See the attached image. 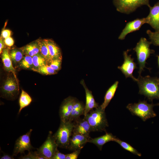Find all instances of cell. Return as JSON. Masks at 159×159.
Wrapping results in <instances>:
<instances>
[{
    "label": "cell",
    "mask_w": 159,
    "mask_h": 159,
    "mask_svg": "<svg viewBox=\"0 0 159 159\" xmlns=\"http://www.w3.org/2000/svg\"><path fill=\"white\" fill-rule=\"evenodd\" d=\"M136 82L139 87V93L146 97L150 101L159 99V83L157 77L139 75Z\"/></svg>",
    "instance_id": "1"
},
{
    "label": "cell",
    "mask_w": 159,
    "mask_h": 159,
    "mask_svg": "<svg viewBox=\"0 0 159 159\" xmlns=\"http://www.w3.org/2000/svg\"><path fill=\"white\" fill-rule=\"evenodd\" d=\"M90 124L91 132H106V128L108 127V122L106 118L105 110L100 106L96 108L95 110H92L84 117Z\"/></svg>",
    "instance_id": "2"
},
{
    "label": "cell",
    "mask_w": 159,
    "mask_h": 159,
    "mask_svg": "<svg viewBox=\"0 0 159 159\" xmlns=\"http://www.w3.org/2000/svg\"><path fill=\"white\" fill-rule=\"evenodd\" d=\"M73 127L74 122L72 121H60L58 129L53 135L58 147L68 149Z\"/></svg>",
    "instance_id": "3"
},
{
    "label": "cell",
    "mask_w": 159,
    "mask_h": 159,
    "mask_svg": "<svg viewBox=\"0 0 159 159\" xmlns=\"http://www.w3.org/2000/svg\"><path fill=\"white\" fill-rule=\"evenodd\" d=\"M158 104H150L145 100L139 101L137 103L129 104L127 108L134 115L140 117L144 121L156 116L153 107Z\"/></svg>",
    "instance_id": "4"
},
{
    "label": "cell",
    "mask_w": 159,
    "mask_h": 159,
    "mask_svg": "<svg viewBox=\"0 0 159 159\" xmlns=\"http://www.w3.org/2000/svg\"><path fill=\"white\" fill-rule=\"evenodd\" d=\"M151 42L148 41L145 38L142 37L137 43L136 46L133 49L136 52L137 59L139 65L138 73L141 75L145 68H146L145 64L147 59L149 58L152 54L155 51L150 48Z\"/></svg>",
    "instance_id": "5"
},
{
    "label": "cell",
    "mask_w": 159,
    "mask_h": 159,
    "mask_svg": "<svg viewBox=\"0 0 159 159\" xmlns=\"http://www.w3.org/2000/svg\"><path fill=\"white\" fill-rule=\"evenodd\" d=\"M117 10L122 13L129 14L143 5L150 6L149 0H113Z\"/></svg>",
    "instance_id": "6"
},
{
    "label": "cell",
    "mask_w": 159,
    "mask_h": 159,
    "mask_svg": "<svg viewBox=\"0 0 159 159\" xmlns=\"http://www.w3.org/2000/svg\"><path fill=\"white\" fill-rule=\"evenodd\" d=\"M58 147L52 131H49L46 140L37 151L46 159H52L58 150Z\"/></svg>",
    "instance_id": "7"
},
{
    "label": "cell",
    "mask_w": 159,
    "mask_h": 159,
    "mask_svg": "<svg viewBox=\"0 0 159 159\" xmlns=\"http://www.w3.org/2000/svg\"><path fill=\"white\" fill-rule=\"evenodd\" d=\"M32 131L30 129L26 133L20 136L16 141L13 155L16 156L19 153H23L25 150L31 151L33 147L30 141V136Z\"/></svg>",
    "instance_id": "8"
},
{
    "label": "cell",
    "mask_w": 159,
    "mask_h": 159,
    "mask_svg": "<svg viewBox=\"0 0 159 159\" xmlns=\"http://www.w3.org/2000/svg\"><path fill=\"white\" fill-rule=\"evenodd\" d=\"M129 50L128 49L123 52L124 62L121 66H118L117 68L126 78H131L134 81L137 82V79L133 75L134 69L137 68V64L134 61V58L131 57V55L128 54Z\"/></svg>",
    "instance_id": "9"
},
{
    "label": "cell",
    "mask_w": 159,
    "mask_h": 159,
    "mask_svg": "<svg viewBox=\"0 0 159 159\" xmlns=\"http://www.w3.org/2000/svg\"><path fill=\"white\" fill-rule=\"evenodd\" d=\"M76 100L74 98L69 96L63 101L59 111L60 121L64 122L69 120L74 104Z\"/></svg>",
    "instance_id": "10"
},
{
    "label": "cell",
    "mask_w": 159,
    "mask_h": 159,
    "mask_svg": "<svg viewBox=\"0 0 159 159\" xmlns=\"http://www.w3.org/2000/svg\"><path fill=\"white\" fill-rule=\"evenodd\" d=\"M19 90L18 81L14 76H8L5 80L2 87L3 94L6 97L14 96Z\"/></svg>",
    "instance_id": "11"
},
{
    "label": "cell",
    "mask_w": 159,
    "mask_h": 159,
    "mask_svg": "<svg viewBox=\"0 0 159 159\" xmlns=\"http://www.w3.org/2000/svg\"><path fill=\"white\" fill-rule=\"evenodd\" d=\"M149 15L146 17V23L148 24L155 31H159V0L153 6H148Z\"/></svg>",
    "instance_id": "12"
},
{
    "label": "cell",
    "mask_w": 159,
    "mask_h": 159,
    "mask_svg": "<svg viewBox=\"0 0 159 159\" xmlns=\"http://www.w3.org/2000/svg\"><path fill=\"white\" fill-rule=\"evenodd\" d=\"M146 23L145 18H137L127 23L124 29L119 35L118 39H124L126 36L129 33L139 30L142 25Z\"/></svg>",
    "instance_id": "13"
},
{
    "label": "cell",
    "mask_w": 159,
    "mask_h": 159,
    "mask_svg": "<svg viewBox=\"0 0 159 159\" xmlns=\"http://www.w3.org/2000/svg\"><path fill=\"white\" fill-rule=\"evenodd\" d=\"M80 118L73 122L72 133L81 135L90 139V133L91 130L90 124L84 118L82 119Z\"/></svg>",
    "instance_id": "14"
},
{
    "label": "cell",
    "mask_w": 159,
    "mask_h": 159,
    "mask_svg": "<svg viewBox=\"0 0 159 159\" xmlns=\"http://www.w3.org/2000/svg\"><path fill=\"white\" fill-rule=\"evenodd\" d=\"M90 139L81 135L72 133L68 149L73 151L82 149Z\"/></svg>",
    "instance_id": "15"
},
{
    "label": "cell",
    "mask_w": 159,
    "mask_h": 159,
    "mask_svg": "<svg viewBox=\"0 0 159 159\" xmlns=\"http://www.w3.org/2000/svg\"><path fill=\"white\" fill-rule=\"evenodd\" d=\"M80 83L85 89L86 95V104L85 106L84 114L85 116L93 108H96L99 106L98 104L95 102L92 92L86 86L84 80H82L80 82Z\"/></svg>",
    "instance_id": "16"
},
{
    "label": "cell",
    "mask_w": 159,
    "mask_h": 159,
    "mask_svg": "<svg viewBox=\"0 0 159 159\" xmlns=\"http://www.w3.org/2000/svg\"><path fill=\"white\" fill-rule=\"evenodd\" d=\"M116 138V137L112 133L106 132V134L94 138H91L88 142L95 144L100 150H101L104 145L110 141H114Z\"/></svg>",
    "instance_id": "17"
},
{
    "label": "cell",
    "mask_w": 159,
    "mask_h": 159,
    "mask_svg": "<svg viewBox=\"0 0 159 159\" xmlns=\"http://www.w3.org/2000/svg\"><path fill=\"white\" fill-rule=\"evenodd\" d=\"M1 59L5 70L7 72H12L18 81L16 76L15 69L13 67L12 62L7 49H3L1 54Z\"/></svg>",
    "instance_id": "18"
},
{
    "label": "cell",
    "mask_w": 159,
    "mask_h": 159,
    "mask_svg": "<svg viewBox=\"0 0 159 159\" xmlns=\"http://www.w3.org/2000/svg\"><path fill=\"white\" fill-rule=\"evenodd\" d=\"M118 81H116L107 91L104 97V101L100 106L103 110H105V108L113 97L118 87Z\"/></svg>",
    "instance_id": "19"
},
{
    "label": "cell",
    "mask_w": 159,
    "mask_h": 159,
    "mask_svg": "<svg viewBox=\"0 0 159 159\" xmlns=\"http://www.w3.org/2000/svg\"><path fill=\"white\" fill-rule=\"evenodd\" d=\"M47 43L52 60L62 59L60 49L55 43L51 39H47Z\"/></svg>",
    "instance_id": "20"
},
{
    "label": "cell",
    "mask_w": 159,
    "mask_h": 159,
    "mask_svg": "<svg viewBox=\"0 0 159 159\" xmlns=\"http://www.w3.org/2000/svg\"><path fill=\"white\" fill-rule=\"evenodd\" d=\"M37 41L39 47V53L44 57L47 64L49 65L52 59L47 44V39L39 40Z\"/></svg>",
    "instance_id": "21"
},
{
    "label": "cell",
    "mask_w": 159,
    "mask_h": 159,
    "mask_svg": "<svg viewBox=\"0 0 159 159\" xmlns=\"http://www.w3.org/2000/svg\"><path fill=\"white\" fill-rule=\"evenodd\" d=\"M24 55L33 57L39 53L37 41L28 44L22 48Z\"/></svg>",
    "instance_id": "22"
},
{
    "label": "cell",
    "mask_w": 159,
    "mask_h": 159,
    "mask_svg": "<svg viewBox=\"0 0 159 159\" xmlns=\"http://www.w3.org/2000/svg\"><path fill=\"white\" fill-rule=\"evenodd\" d=\"M32 101V99L30 96L25 91L22 90L19 100V109L18 114L20 113L24 108L29 105Z\"/></svg>",
    "instance_id": "23"
},
{
    "label": "cell",
    "mask_w": 159,
    "mask_h": 159,
    "mask_svg": "<svg viewBox=\"0 0 159 159\" xmlns=\"http://www.w3.org/2000/svg\"><path fill=\"white\" fill-rule=\"evenodd\" d=\"M9 53L12 62L14 64L19 63L24 55L22 48L13 49Z\"/></svg>",
    "instance_id": "24"
},
{
    "label": "cell",
    "mask_w": 159,
    "mask_h": 159,
    "mask_svg": "<svg viewBox=\"0 0 159 159\" xmlns=\"http://www.w3.org/2000/svg\"><path fill=\"white\" fill-rule=\"evenodd\" d=\"M19 66L22 69L32 70L34 67L32 57L25 55L19 63Z\"/></svg>",
    "instance_id": "25"
},
{
    "label": "cell",
    "mask_w": 159,
    "mask_h": 159,
    "mask_svg": "<svg viewBox=\"0 0 159 159\" xmlns=\"http://www.w3.org/2000/svg\"><path fill=\"white\" fill-rule=\"evenodd\" d=\"M32 57L34 66L32 70L38 68L44 65L47 64L45 58L39 53Z\"/></svg>",
    "instance_id": "26"
},
{
    "label": "cell",
    "mask_w": 159,
    "mask_h": 159,
    "mask_svg": "<svg viewBox=\"0 0 159 159\" xmlns=\"http://www.w3.org/2000/svg\"><path fill=\"white\" fill-rule=\"evenodd\" d=\"M118 143L124 149L127 150L134 154L139 156H141V154L139 153L135 148L128 143L121 140L116 138L114 141Z\"/></svg>",
    "instance_id": "27"
},
{
    "label": "cell",
    "mask_w": 159,
    "mask_h": 159,
    "mask_svg": "<svg viewBox=\"0 0 159 159\" xmlns=\"http://www.w3.org/2000/svg\"><path fill=\"white\" fill-rule=\"evenodd\" d=\"M32 70L45 75L54 74L57 72L48 64L44 65L38 68L34 69Z\"/></svg>",
    "instance_id": "28"
},
{
    "label": "cell",
    "mask_w": 159,
    "mask_h": 159,
    "mask_svg": "<svg viewBox=\"0 0 159 159\" xmlns=\"http://www.w3.org/2000/svg\"><path fill=\"white\" fill-rule=\"evenodd\" d=\"M152 44L156 46H159V31L152 32L150 30L146 31Z\"/></svg>",
    "instance_id": "29"
},
{
    "label": "cell",
    "mask_w": 159,
    "mask_h": 159,
    "mask_svg": "<svg viewBox=\"0 0 159 159\" xmlns=\"http://www.w3.org/2000/svg\"><path fill=\"white\" fill-rule=\"evenodd\" d=\"M85 107L77 109L72 110L70 115L69 120L74 121L79 118L80 116L84 114Z\"/></svg>",
    "instance_id": "30"
},
{
    "label": "cell",
    "mask_w": 159,
    "mask_h": 159,
    "mask_svg": "<svg viewBox=\"0 0 159 159\" xmlns=\"http://www.w3.org/2000/svg\"><path fill=\"white\" fill-rule=\"evenodd\" d=\"M19 159H46L45 158L40 155L37 151L34 152H29V153L27 155L24 156H21Z\"/></svg>",
    "instance_id": "31"
},
{
    "label": "cell",
    "mask_w": 159,
    "mask_h": 159,
    "mask_svg": "<svg viewBox=\"0 0 159 159\" xmlns=\"http://www.w3.org/2000/svg\"><path fill=\"white\" fill-rule=\"evenodd\" d=\"M62 60V59H57L52 60L49 65L57 72L61 69Z\"/></svg>",
    "instance_id": "32"
},
{
    "label": "cell",
    "mask_w": 159,
    "mask_h": 159,
    "mask_svg": "<svg viewBox=\"0 0 159 159\" xmlns=\"http://www.w3.org/2000/svg\"><path fill=\"white\" fill-rule=\"evenodd\" d=\"M81 149L74 151L72 153L66 154V159H77Z\"/></svg>",
    "instance_id": "33"
},
{
    "label": "cell",
    "mask_w": 159,
    "mask_h": 159,
    "mask_svg": "<svg viewBox=\"0 0 159 159\" xmlns=\"http://www.w3.org/2000/svg\"><path fill=\"white\" fill-rule=\"evenodd\" d=\"M66 154L59 152L58 150L56 152L52 159H66Z\"/></svg>",
    "instance_id": "34"
},
{
    "label": "cell",
    "mask_w": 159,
    "mask_h": 159,
    "mask_svg": "<svg viewBox=\"0 0 159 159\" xmlns=\"http://www.w3.org/2000/svg\"><path fill=\"white\" fill-rule=\"evenodd\" d=\"M4 42L7 46L11 47L14 45V41L13 39L10 37L5 39Z\"/></svg>",
    "instance_id": "35"
},
{
    "label": "cell",
    "mask_w": 159,
    "mask_h": 159,
    "mask_svg": "<svg viewBox=\"0 0 159 159\" xmlns=\"http://www.w3.org/2000/svg\"><path fill=\"white\" fill-rule=\"evenodd\" d=\"M11 33V31L9 30L4 29L1 32V37L5 39L10 37Z\"/></svg>",
    "instance_id": "36"
},
{
    "label": "cell",
    "mask_w": 159,
    "mask_h": 159,
    "mask_svg": "<svg viewBox=\"0 0 159 159\" xmlns=\"http://www.w3.org/2000/svg\"><path fill=\"white\" fill-rule=\"evenodd\" d=\"M5 43L3 40L2 37L0 38V53H2L3 50L5 47Z\"/></svg>",
    "instance_id": "37"
},
{
    "label": "cell",
    "mask_w": 159,
    "mask_h": 159,
    "mask_svg": "<svg viewBox=\"0 0 159 159\" xmlns=\"http://www.w3.org/2000/svg\"><path fill=\"white\" fill-rule=\"evenodd\" d=\"M1 159H14V156L8 154L4 153L3 156H1Z\"/></svg>",
    "instance_id": "38"
},
{
    "label": "cell",
    "mask_w": 159,
    "mask_h": 159,
    "mask_svg": "<svg viewBox=\"0 0 159 159\" xmlns=\"http://www.w3.org/2000/svg\"><path fill=\"white\" fill-rule=\"evenodd\" d=\"M158 63L159 67V56H158Z\"/></svg>",
    "instance_id": "39"
},
{
    "label": "cell",
    "mask_w": 159,
    "mask_h": 159,
    "mask_svg": "<svg viewBox=\"0 0 159 159\" xmlns=\"http://www.w3.org/2000/svg\"><path fill=\"white\" fill-rule=\"evenodd\" d=\"M158 81L159 83V78H158Z\"/></svg>",
    "instance_id": "40"
}]
</instances>
